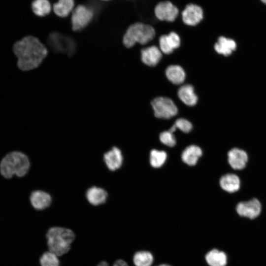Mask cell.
<instances>
[{"label":"cell","mask_w":266,"mask_h":266,"mask_svg":"<svg viewBox=\"0 0 266 266\" xmlns=\"http://www.w3.org/2000/svg\"><path fill=\"white\" fill-rule=\"evenodd\" d=\"M13 51L17 58V66L23 71L37 67L47 55V50L36 37L26 36L16 41Z\"/></svg>","instance_id":"6da1fadb"},{"label":"cell","mask_w":266,"mask_h":266,"mask_svg":"<svg viewBox=\"0 0 266 266\" xmlns=\"http://www.w3.org/2000/svg\"><path fill=\"white\" fill-rule=\"evenodd\" d=\"M30 160L25 154L13 151L7 154L0 163V172L5 178H10L14 175L23 177L28 172Z\"/></svg>","instance_id":"7a4b0ae2"},{"label":"cell","mask_w":266,"mask_h":266,"mask_svg":"<svg viewBox=\"0 0 266 266\" xmlns=\"http://www.w3.org/2000/svg\"><path fill=\"white\" fill-rule=\"evenodd\" d=\"M46 238L49 251L61 256L69 250L75 234L70 229L55 227L48 231Z\"/></svg>","instance_id":"3957f363"},{"label":"cell","mask_w":266,"mask_h":266,"mask_svg":"<svg viewBox=\"0 0 266 266\" xmlns=\"http://www.w3.org/2000/svg\"><path fill=\"white\" fill-rule=\"evenodd\" d=\"M155 34L154 28L150 25L136 22L130 25L127 30L123 42L127 48L132 47L136 42L145 44L152 40Z\"/></svg>","instance_id":"277c9868"},{"label":"cell","mask_w":266,"mask_h":266,"mask_svg":"<svg viewBox=\"0 0 266 266\" xmlns=\"http://www.w3.org/2000/svg\"><path fill=\"white\" fill-rule=\"evenodd\" d=\"M155 117L158 118L170 119L175 116L178 109L170 99L160 97L155 98L151 102Z\"/></svg>","instance_id":"5b68a950"},{"label":"cell","mask_w":266,"mask_h":266,"mask_svg":"<svg viewBox=\"0 0 266 266\" xmlns=\"http://www.w3.org/2000/svg\"><path fill=\"white\" fill-rule=\"evenodd\" d=\"M179 9L168 0L160 1L154 8V15L159 20L168 22H174L178 17Z\"/></svg>","instance_id":"8992f818"},{"label":"cell","mask_w":266,"mask_h":266,"mask_svg":"<svg viewBox=\"0 0 266 266\" xmlns=\"http://www.w3.org/2000/svg\"><path fill=\"white\" fill-rule=\"evenodd\" d=\"M93 11L83 5H79L73 11L71 16L72 28L77 31L84 28L93 17Z\"/></svg>","instance_id":"52a82bcc"},{"label":"cell","mask_w":266,"mask_h":266,"mask_svg":"<svg viewBox=\"0 0 266 266\" xmlns=\"http://www.w3.org/2000/svg\"><path fill=\"white\" fill-rule=\"evenodd\" d=\"M181 16L185 24L189 26H195L203 20L204 11L200 5L190 3L181 11Z\"/></svg>","instance_id":"ba28073f"},{"label":"cell","mask_w":266,"mask_h":266,"mask_svg":"<svg viewBox=\"0 0 266 266\" xmlns=\"http://www.w3.org/2000/svg\"><path fill=\"white\" fill-rule=\"evenodd\" d=\"M261 209V203L257 199L239 202L236 207L238 215L251 219L256 218L260 215Z\"/></svg>","instance_id":"9c48e42d"},{"label":"cell","mask_w":266,"mask_h":266,"mask_svg":"<svg viewBox=\"0 0 266 266\" xmlns=\"http://www.w3.org/2000/svg\"><path fill=\"white\" fill-rule=\"evenodd\" d=\"M159 45L162 52L166 54H170L179 47L180 37L176 33L171 32L168 34H164L160 37Z\"/></svg>","instance_id":"30bf717a"},{"label":"cell","mask_w":266,"mask_h":266,"mask_svg":"<svg viewBox=\"0 0 266 266\" xmlns=\"http://www.w3.org/2000/svg\"><path fill=\"white\" fill-rule=\"evenodd\" d=\"M107 167L111 171L120 168L123 164V157L121 151L117 147H113L106 152L103 156Z\"/></svg>","instance_id":"8fae6325"},{"label":"cell","mask_w":266,"mask_h":266,"mask_svg":"<svg viewBox=\"0 0 266 266\" xmlns=\"http://www.w3.org/2000/svg\"><path fill=\"white\" fill-rule=\"evenodd\" d=\"M228 162L234 169L244 168L248 161V156L244 150L233 148L228 153Z\"/></svg>","instance_id":"7c38bea8"},{"label":"cell","mask_w":266,"mask_h":266,"mask_svg":"<svg viewBox=\"0 0 266 266\" xmlns=\"http://www.w3.org/2000/svg\"><path fill=\"white\" fill-rule=\"evenodd\" d=\"M30 202L33 207L36 210H43L48 207L52 203L50 195L43 191H33L30 196Z\"/></svg>","instance_id":"4fadbf2b"},{"label":"cell","mask_w":266,"mask_h":266,"mask_svg":"<svg viewBox=\"0 0 266 266\" xmlns=\"http://www.w3.org/2000/svg\"><path fill=\"white\" fill-rule=\"evenodd\" d=\"M86 198L92 205L97 206L105 203L108 198L107 192L100 187L93 186L86 192Z\"/></svg>","instance_id":"5bb4252c"},{"label":"cell","mask_w":266,"mask_h":266,"mask_svg":"<svg viewBox=\"0 0 266 266\" xmlns=\"http://www.w3.org/2000/svg\"><path fill=\"white\" fill-rule=\"evenodd\" d=\"M162 57L161 51L155 46L145 48L141 51L142 62L149 66H153L157 65Z\"/></svg>","instance_id":"9a60e30c"},{"label":"cell","mask_w":266,"mask_h":266,"mask_svg":"<svg viewBox=\"0 0 266 266\" xmlns=\"http://www.w3.org/2000/svg\"><path fill=\"white\" fill-rule=\"evenodd\" d=\"M236 48V44L232 39L220 36L214 45V49L218 54L225 56L230 55Z\"/></svg>","instance_id":"2e32d148"},{"label":"cell","mask_w":266,"mask_h":266,"mask_svg":"<svg viewBox=\"0 0 266 266\" xmlns=\"http://www.w3.org/2000/svg\"><path fill=\"white\" fill-rule=\"evenodd\" d=\"M178 96L180 100L188 106L195 105L198 101V97L194 93V87L190 84L182 86L178 91Z\"/></svg>","instance_id":"e0dca14e"},{"label":"cell","mask_w":266,"mask_h":266,"mask_svg":"<svg viewBox=\"0 0 266 266\" xmlns=\"http://www.w3.org/2000/svg\"><path fill=\"white\" fill-rule=\"evenodd\" d=\"M202 155V150L198 146L192 145L187 147L182 152L181 158L187 165L195 166Z\"/></svg>","instance_id":"ac0fdd59"},{"label":"cell","mask_w":266,"mask_h":266,"mask_svg":"<svg viewBox=\"0 0 266 266\" xmlns=\"http://www.w3.org/2000/svg\"><path fill=\"white\" fill-rule=\"evenodd\" d=\"M240 182L238 177L233 174H227L220 178V185L225 191L233 193L240 188Z\"/></svg>","instance_id":"d6986e66"},{"label":"cell","mask_w":266,"mask_h":266,"mask_svg":"<svg viewBox=\"0 0 266 266\" xmlns=\"http://www.w3.org/2000/svg\"><path fill=\"white\" fill-rule=\"evenodd\" d=\"M205 260L209 266H226L227 256L223 251L214 249L205 255Z\"/></svg>","instance_id":"ffe728a7"},{"label":"cell","mask_w":266,"mask_h":266,"mask_svg":"<svg viewBox=\"0 0 266 266\" xmlns=\"http://www.w3.org/2000/svg\"><path fill=\"white\" fill-rule=\"evenodd\" d=\"M166 75L167 78L175 85L182 83L186 76L184 70L178 65L168 66L166 69Z\"/></svg>","instance_id":"44dd1931"},{"label":"cell","mask_w":266,"mask_h":266,"mask_svg":"<svg viewBox=\"0 0 266 266\" xmlns=\"http://www.w3.org/2000/svg\"><path fill=\"white\" fill-rule=\"evenodd\" d=\"M74 5L73 0H59L54 4L53 10L58 16L65 17L72 11Z\"/></svg>","instance_id":"7402d4cb"},{"label":"cell","mask_w":266,"mask_h":266,"mask_svg":"<svg viewBox=\"0 0 266 266\" xmlns=\"http://www.w3.org/2000/svg\"><path fill=\"white\" fill-rule=\"evenodd\" d=\"M33 13L38 16L48 15L51 10V5L48 0H34L32 3Z\"/></svg>","instance_id":"603a6c76"},{"label":"cell","mask_w":266,"mask_h":266,"mask_svg":"<svg viewBox=\"0 0 266 266\" xmlns=\"http://www.w3.org/2000/svg\"><path fill=\"white\" fill-rule=\"evenodd\" d=\"M133 261L135 266H151L153 262V257L148 251H138L134 254Z\"/></svg>","instance_id":"cb8c5ba5"},{"label":"cell","mask_w":266,"mask_h":266,"mask_svg":"<svg viewBox=\"0 0 266 266\" xmlns=\"http://www.w3.org/2000/svg\"><path fill=\"white\" fill-rule=\"evenodd\" d=\"M167 154L164 151L152 150L150 154V163L155 168L161 167L165 163Z\"/></svg>","instance_id":"d4e9b609"},{"label":"cell","mask_w":266,"mask_h":266,"mask_svg":"<svg viewBox=\"0 0 266 266\" xmlns=\"http://www.w3.org/2000/svg\"><path fill=\"white\" fill-rule=\"evenodd\" d=\"M41 266H59L58 256L53 253L48 251L44 253L40 258Z\"/></svg>","instance_id":"484cf974"},{"label":"cell","mask_w":266,"mask_h":266,"mask_svg":"<svg viewBox=\"0 0 266 266\" xmlns=\"http://www.w3.org/2000/svg\"><path fill=\"white\" fill-rule=\"evenodd\" d=\"M160 140L164 144L169 147H173L176 144L175 138L173 133L168 131H165L160 134Z\"/></svg>","instance_id":"4316f807"},{"label":"cell","mask_w":266,"mask_h":266,"mask_svg":"<svg viewBox=\"0 0 266 266\" xmlns=\"http://www.w3.org/2000/svg\"><path fill=\"white\" fill-rule=\"evenodd\" d=\"M174 125L176 129L177 128L182 132L186 133L190 132L192 129V125L191 122L183 118L177 119Z\"/></svg>","instance_id":"83f0119b"},{"label":"cell","mask_w":266,"mask_h":266,"mask_svg":"<svg viewBox=\"0 0 266 266\" xmlns=\"http://www.w3.org/2000/svg\"><path fill=\"white\" fill-rule=\"evenodd\" d=\"M113 266H129L125 261L122 260H118L114 263Z\"/></svg>","instance_id":"f1b7e54d"},{"label":"cell","mask_w":266,"mask_h":266,"mask_svg":"<svg viewBox=\"0 0 266 266\" xmlns=\"http://www.w3.org/2000/svg\"><path fill=\"white\" fill-rule=\"evenodd\" d=\"M97 266H109L107 263L105 261L100 262Z\"/></svg>","instance_id":"f546056e"},{"label":"cell","mask_w":266,"mask_h":266,"mask_svg":"<svg viewBox=\"0 0 266 266\" xmlns=\"http://www.w3.org/2000/svg\"><path fill=\"white\" fill-rule=\"evenodd\" d=\"M157 266H170L167 264H162V265H158Z\"/></svg>","instance_id":"4dcf8cb0"},{"label":"cell","mask_w":266,"mask_h":266,"mask_svg":"<svg viewBox=\"0 0 266 266\" xmlns=\"http://www.w3.org/2000/svg\"><path fill=\"white\" fill-rule=\"evenodd\" d=\"M263 3L266 4V0H261Z\"/></svg>","instance_id":"1f68e13d"},{"label":"cell","mask_w":266,"mask_h":266,"mask_svg":"<svg viewBox=\"0 0 266 266\" xmlns=\"http://www.w3.org/2000/svg\"></svg>","instance_id":"d6a6232c"}]
</instances>
